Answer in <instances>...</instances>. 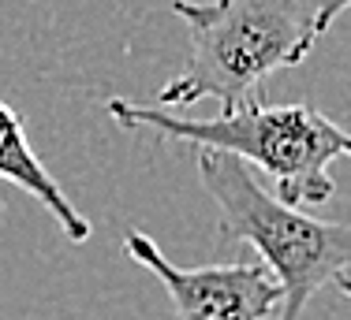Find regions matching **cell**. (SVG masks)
Wrapping results in <instances>:
<instances>
[{
    "mask_svg": "<svg viewBox=\"0 0 351 320\" xmlns=\"http://www.w3.org/2000/svg\"><path fill=\"white\" fill-rule=\"evenodd\" d=\"M105 108L108 120L131 134L154 131L169 142L224 149L243 164L262 168L277 183V198L288 205L329 201L337 194L329 168L351 149L348 131L311 105H262L250 97L210 120L176 116L161 105H135L128 97H112Z\"/></svg>",
    "mask_w": 351,
    "mask_h": 320,
    "instance_id": "cell-1",
    "label": "cell"
},
{
    "mask_svg": "<svg viewBox=\"0 0 351 320\" xmlns=\"http://www.w3.org/2000/svg\"><path fill=\"white\" fill-rule=\"evenodd\" d=\"M317 0H172V12L187 23V67L157 90L161 108H187L217 101L236 108L284 67L303 64L314 49Z\"/></svg>",
    "mask_w": 351,
    "mask_h": 320,
    "instance_id": "cell-2",
    "label": "cell"
},
{
    "mask_svg": "<svg viewBox=\"0 0 351 320\" xmlns=\"http://www.w3.org/2000/svg\"><path fill=\"white\" fill-rule=\"evenodd\" d=\"M198 179L221 213L224 239L250 242L280 287V320H303L317 291H351V227L314 220L299 205L258 187L250 168L224 149L198 146Z\"/></svg>",
    "mask_w": 351,
    "mask_h": 320,
    "instance_id": "cell-3",
    "label": "cell"
},
{
    "mask_svg": "<svg viewBox=\"0 0 351 320\" xmlns=\"http://www.w3.org/2000/svg\"><path fill=\"white\" fill-rule=\"evenodd\" d=\"M123 254L135 265L149 268L165 283V294H169L180 320H269V317H277L280 287L262 261L180 268L161 254V246L146 231L123 235Z\"/></svg>",
    "mask_w": 351,
    "mask_h": 320,
    "instance_id": "cell-4",
    "label": "cell"
},
{
    "mask_svg": "<svg viewBox=\"0 0 351 320\" xmlns=\"http://www.w3.org/2000/svg\"><path fill=\"white\" fill-rule=\"evenodd\" d=\"M0 179L19 187L27 198H34L71 242H86L90 235H94L90 220L71 205V198L64 194L60 183L53 179V172H49V168L41 164V157L30 149L27 127H23V120L15 116V108L8 105V101H0Z\"/></svg>",
    "mask_w": 351,
    "mask_h": 320,
    "instance_id": "cell-5",
    "label": "cell"
},
{
    "mask_svg": "<svg viewBox=\"0 0 351 320\" xmlns=\"http://www.w3.org/2000/svg\"><path fill=\"white\" fill-rule=\"evenodd\" d=\"M348 4H351V0H317V4H314V34H317V38L332 27V19H340V15L348 12Z\"/></svg>",
    "mask_w": 351,
    "mask_h": 320,
    "instance_id": "cell-6",
    "label": "cell"
}]
</instances>
